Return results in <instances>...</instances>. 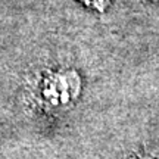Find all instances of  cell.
<instances>
[{
  "label": "cell",
  "instance_id": "1",
  "mask_svg": "<svg viewBox=\"0 0 159 159\" xmlns=\"http://www.w3.org/2000/svg\"><path fill=\"white\" fill-rule=\"evenodd\" d=\"M80 90L81 80L78 72L72 69H63L50 72L41 80L39 85V99L43 106L53 111L66 109L72 106L78 99Z\"/></svg>",
  "mask_w": 159,
  "mask_h": 159
},
{
  "label": "cell",
  "instance_id": "2",
  "mask_svg": "<svg viewBox=\"0 0 159 159\" xmlns=\"http://www.w3.org/2000/svg\"><path fill=\"white\" fill-rule=\"evenodd\" d=\"M136 159H159V149H155V150L144 152V153L139 155Z\"/></svg>",
  "mask_w": 159,
  "mask_h": 159
},
{
  "label": "cell",
  "instance_id": "3",
  "mask_svg": "<svg viewBox=\"0 0 159 159\" xmlns=\"http://www.w3.org/2000/svg\"><path fill=\"white\" fill-rule=\"evenodd\" d=\"M83 2H85L89 6L96 7V9H103L105 6L108 5V0H83Z\"/></svg>",
  "mask_w": 159,
  "mask_h": 159
}]
</instances>
